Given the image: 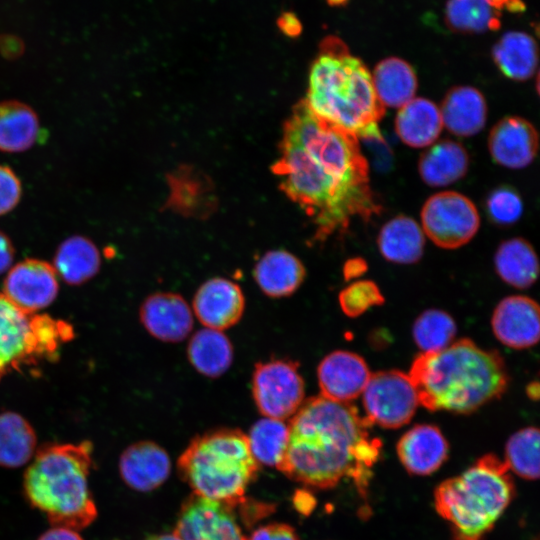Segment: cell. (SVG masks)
<instances>
[{
    "mask_svg": "<svg viewBox=\"0 0 540 540\" xmlns=\"http://www.w3.org/2000/svg\"><path fill=\"white\" fill-rule=\"evenodd\" d=\"M52 266L57 276L66 284L79 286L98 274L101 256L91 239L73 235L60 243L55 251Z\"/></svg>",
    "mask_w": 540,
    "mask_h": 540,
    "instance_id": "d4e9b609",
    "label": "cell"
},
{
    "mask_svg": "<svg viewBox=\"0 0 540 540\" xmlns=\"http://www.w3.org/2000/svg\"><path fill=\"white\" fill-rule=\"evenodd\" d=\"M15 257L11 239L0 230V275L10 269Z\"/></svg>",
    "mask_w": 540,
    "mask_h": 540,
    "instance_id": "b9f144b4",
    "label": "cell"
},
{
    "mask_svg": "<svg viewBox=\"0 0 540 540\" xmlns=\"http://www.w3.org/2000/svg\"><path fill=\"white\" fill-rule=\"evenodd\" d=\"M379 287L371 280H358L339 293V304L345 315L358 317L384 303Z\"/></svg>",
    "mask_w": 540,
    "mask_h": 540,
    "instance_id": "8d00e7d4",
    "label": "cell"
},
{
    "mask_svg": "<svg viewBox=\"0 0 540 540\" xmlns=\"http://www.w3.org/2000/svg\"><path fill=\"white\" fill-rule=\"evenodd\" d=\"M170 459L167 452L151 441H140L128 446L119 458V473L130 488L149 492L168 478Z\"/></svg>",
    "mask_w": 540,
    "mask_h": 540,
    "instance_id": "d6986e66",
    "label": "cell"
},
{
    "mask_svg": "<svg viewBox=\"0 0 540 540\" xmlns=\"http://www.w3.org/2000/svg\"><path fill=\"white\" fill-rule=\"evenodd\" d=\"M377 245L386 260L412 264L419 261L423 255L425 236L421 226L413 218L398 215L382 226Z\"/></svg>",
    "mask_w": 540,
    "mask_h": 540,
    "instance_id": "484cf974",
    "label": "cell"
},
{
    "mask_svg": "<svg viewBox=\"0 0 540 540\" xmlns=\"http://www.w3.org/2000/svg\"><path fill=\"white\" fill-rule=\"evenodd\" d=\"M536 128L519 116H506L499 120L488 136V150L493 161L510 169L530 165L538 151Z\"/></svg>",
    "mask_w": 540,
    "mask_h": 540,
    "instance_id": "2e32d148",
    "label": "cell"
},
{
    "mask_svg": "<svg viewBox=\"0 0 540 540\" xmlns=\"http://www.w3.org/2000/svg\"><path fill=\"white\" fill-rule=\"evenodd\" d=\"M285 451L277 468L289 478L320 489L350 478L366 497L381 441L358 409L323 396L305 399L287 424Z\"/></svg>",
    "mask_w": 540,
    "mask_h": 540,
    "instance_id": "7a4b0ae2",
    "label": "cell"
},
{
    "mask_svg": "<svg viewBox=\"0 0 540 540\" xmlns=\"http://www.w3.org/2000/svg\"><path fill=\"white\" fill-rule=\"evenodd\" d=\"M365 261L362 259H351L346 262L343 272L345 280H350L361 276L366 271Z\"/></svg>",
    "mask_w": 540,
    "mask_h": 540,
    "instance_id": "ee69618b",
    "label": "cell"
},
{
    "mask_svg": "<svg viewBox=\"0 0 540 540\" xmlns=\"http://www.w3.org/2000/svg\"><path fill=\"white\" fill-rule=\"evenodd\" d=\"M37 540H83L75 530L53 526L44 532Z\"/></svg>",
    "mask_w": 540,
    "mask_h": 540,
    "instance_id": "7bdbcfd3",
    "label": "cell"
},
{
    "mask_svg": "<svg viewBox=\"0 0 540 540\" xmlns=\"http://www.w3.org/2000/svg\"><path fill=\"white\" fill-rule=\"evenodd\" d=\"M192 307L206 328L222 331L239 322L245 309V297L237 283L214 277L198 288Z\"/></svg>",
    "mask_w": 540,
    "mask_h": 540,
    "instance_id": "5bb4252c",
    "label": "cell"
},
{
    "mask_svg": "<svg viewBox=\"0 0 540 540\" xmlns=\"http://www.w3.org/2000/svg\"><path fill=\"white\" fill-rule=\"evenodd\" d=\"M396 450L410 474L424 476L435 472L447 459L448 442L438 427L419 424L399 439Z\"/></svg>",
    "mask_w": 540,
    "mask_h": 540,
    "instance_id": "ffe728a7",
    "label": "cell"
},
{
    "mask_svg": "<svg viewBox=\"0 0 540 540\" xmlns=\"http://www.w3.org/2000/svg\"><path fill=\"white\" fill-rule=\"evenodd\" d=\"M280 32L289 38H296L302 33V23L294 12H282L276 20Z\"/></svg>",
    "mask_w": 540,
    "mask_h": 540,
    "instance_id": "60d3db41",
    "label": "cell"
},
{
    "mask_svg": "<svg viewBox=\"0 0 540 540\" xmlns=\"http://www.w3.org/2000/svg\"><path fill=\"white\" fill-rule=\"evenodd\" d=\"M22 196V185L16 173L0 164V216L12 211Z\"/></svg>",
    "mask_w": 540,
    "mask_h": 540,
    "instance_id": "f35d334b",
    "label": "cell"
},
{
    "mask_svg": "<svg viewBox=\"0 0 540 540\" xmlns=\"http://www.w3.org/2000/svg\"><path fill=\"white\" fill-rule=\"evenodd\" d=\"M419 404L430 411L468 414L499 398L508 385L504 360L461 339L435 352H422L408 373Z\"/></svg>",
    "mask_w": 540,
    "mask_h": 540,
    "instance_id": "3957f363",
    "label": "cell"
},
{
    "mask_svg": "<svg viewBox=\"0 0 540 540\" xmlns=\"http://www.w3.org/2000/svg\"><path fill=\"white\" fill-rule=\"evenodd\" d=\"M40 133V121L32 107L17 100L0 102V151H26Z\"/></svg>",
    "mask_w": 540,
    "mask_h": 540,
    "instance_id": "83f0119b",
    "label": "cell"
},
{
    "mask_svg": "<svg viewBox=\"0 0 540 540\" xmlns=\"http://www.w3.org/2000/svg\"><path fill=\"white\" fill-rule=\"evenodd\" d=\"M273 171L311 218L319 240L381 213L358 138L317 117L304 100L285 123Z\"/></svg>",
    "mask_w": 540,
    "mask_h": 540,
    "instance_id": "6da1fadb",
    "label": "cell"
},
{
    "mask_svg": "<svg viewBox=\"0 0 540 540\" xmlns=\"http://www.w3.org/2000/svg\"><path fill=\"white\" fill-rule=\"evenodd\" d=\"M370 375L365 360L345 350H336L326 355L317 368L321 396L343 403L362 394Z\"/></svg>",
    "mask_w": 540,
    "mask_h": 540,
    "instance_id": "9a60e30c",
    "label": "cell"
},
{
    "mask_svg": "<svg viewBox=\"0 0 540 540\" xmlns=\"http://www.w3.org/2000/svg\"><path fill=\"white\" fill-rule=\"evenodd\" d=\"M147 540H182L175 533L173 534H163V535H154L149 537Z\"/></svg>",
    "mask_w": 540,
    "mask_h": 540,
    "instance_id": "7dc6e473",
    "label": "cell"
},
{
    "mask_svg": "<svg viewBox=\"0 0 540 540\" xmlns=\"http://www.w3.org/2000/svg\"><path fill=\"white\" fill-rule=\"evenodd\" d=\"M37 436L25 417L14 411L0 413V467L19 468L31 461Z\"/></svg>",
    "mask_w": 540,
    "mask_h": 540,
    "instance_id": "1f68e13d",
    "label": "cell"
},
{
    "mask_svg": "<svg viewBox=\"0 0 540 540\" xmlns=\"http://www.w3.org/2000/svg\"><path fill=\"white\" fill-rule=\"evenodd\" d=\"M93 445L52 443L36 450L23 476L30 505L45 514L52 526L75 531L92 524L98 512L89 488Z\"/></svg>",
    "mask_w": 540,
    "mask_h": 540,
    "instance_id": "5b68a950",
    "label": "cell"
},
{
    "mask_svg": "<svg viewBox=\"0 0 540 540\" xmlns=\"http://www.w3.org/2000/svg\"><path fill=\"white\" fill-rule=\"evenodd\" d=\"M187 356L197 372L209 378H217L230 368L233 346L222 331L205 327L190 338Z\"/></svg>",
    "mask_w": 540,
    "mask_h": 540,
    "instance_id": "f1b7e54d",
    "label": "cell"
},
{
    "mask_svg": "<svg viewBox=\"0 0 540 540\" xmlns=\"http://www.w3.org/2000/svg\"><path fill=\"white\" fill-rule=\"evenodd\" d=\"M492 330L496 338L512 349H526L539 340V306L524 295L502 299L495 307Z\"/></svg>",
    "mask_w": 540,
    "mask_h": 540,
    "instance_id": "e0dca14e",
    "label": "cell"
},
{
    "mask_svg": "<svg viewBox=\"0 0 540 540\" xmlns=\"http://www.w3.org/2000/svg\"><path fill=\"white\" fill-rule=\"evenodd\" d=\"M439 110L443 126L456 136H473L486 124L485 97L472 86L451 88L443 98Z\"/></svg>",
    "mask_w": 540,
    "mask_h": 540,
    "instance_id": "44dd1931",
    "label": "cell"
},
{
    "mask_svg": "<svg viewBox=\"0 0 540 540\" xmlns=\"http://www.w3.org/2000/svg\"><path fill=\"white\" fill-rule=\"evenodd\" d=\"M348 0H326L330 6H341L344 5Z\"/></svg>",
    "mask_w": 540,
    "mask_h": 540,
    "instance_id": "c3c4849f",
    "label": "cell"
},
{
    "mask_svg": "<svg viewBox=\"0 0 540 540\" xmlns=\"http://www.w3.org/2000/svg\"><path fill=\"white\" fill-rule=\"evenodd\" d=\"M254 279L261 291L272 298H282L294 293L305 279L303 263L292 253L278 249L265 253L253 270Z\"/></svg>",
    "mask_w": 540,
    "mask_h": 540,
    "instance_id": "7402d4cb",
    "label": "cell"
},
{
    "mask_svg": "<svg viewBox=\"0 0 540 540\" xmlns=\"http://www.w3.org/2000/svg\"><path fill=\"white\" fill-rule=\"evenodd\" d=\"M371 76L375 93L384 107L399 109L415 97L417 75L413 67L401 58L381 60Z\"/></svg>",
    "mask_w": 540,
    "mask_h": 540,
    "instance_id": "4316f807",
    "label": "cell"
},
{
    "mask_svg": "<svg viewBox=\"0 0 540 540\" xmlns=\"http://www.w3.org/2000/svg\"><path fill=\"white\" fill-rule=\"evenodd\" d=\"M422 230L437 246L456 249L477 233L480 216L474 203L455 191L430 196L421 209Z\"/></svg>",
    "mask_w": 540,
    "mask_h": 540,
    "instance_id": "ba28073f",
    "label": "cell"
},
{
    "mask_svg": "<svg viewBox=\"0 0 540 540\" xmlns=\"http://www.w3.org/2000/svg\"><path fill=\"white\" fill-rule=\"evenodd\" d=\"M486 211L492 222L509 226L517 222L523 213V201L516 189L500 186L492 190L486 199Z\"/></svg>",
    "mask_w": 540,
    "mask_h": 540,
    "instance_id": "74e56055",
    "label": "cell"
},
{
    "mask_svg": "<svg viewBox=\"0 0 540 540\" xmlns=\"http://www.w3.org/2000/svg\"><path fill=\"white\" fill-rule=\"evenodd\" d=\"M487 1L498 10L506 9L511 12H521L525 9V4L522 0H487Z\"/></svg>",
    "mask_w": 540,
    "mask_h": 540,
    "instance_id": "f6af8a7d",
    "label": "cell"
},
{
    "mask_svg": "<svg viewBox=\"0 0 540 540\" xmlns=\"http://www.w3.org/2000/svg\"><path fill=\"white\" fill-rule=\"evenodd\" d=\"M178 468L197 496L232 506L242 501L258 464L247 435L226 428L195 437L179 457Z\"/></svg>",
    "mask_w": 540,
    "mask_h": 540,
    "instance_id": "52a82bcc",
    "label": "cell"
},
{
    "mask_svg": "<svg viewBox=\"0 0 540 540\" xmlns=\"http://www.w3.org/2000/svg\"><path fill=\"white\" fill-rule=\"evenodd\" d=\"M174 533L182 540H245L228 506L197 495L183 505Z\"/></svg>",
    "mask_w": 540,
    "mask_h": 540,
    "instance_id": "4fadbf2b",
    "label": "cell"
},
{
    "mask_svg": "<svg viewBox=\"0 0 540 540\" xmlns=\"http://www.w3.org/2000/svg\"><path fill=\"white\" fill-rule=\"evenodd\" d=\"M287 435L288 426L284 420L265 417L254 423L247 438L255 460L277 467L285 451Z\"/></svg>",
    "mask_w": 540,
    "mask_h": 540,
    "instance_id": "836d02e7",
    "label": "cell"
},
{
    "mask_svg": "<svg viewBox=\"0 0 540 540\" xmlns=\"http://www.w3.org/2000/svg\"><path fill=\"white\" fill-rule=\"evenodd\" d=\"M527 395L536 400L539 396V384L538 382H532L527 386Z\"/></svg>",
    "mask_w": 540,
    "mask_h": 540,
    "instance_id": "bcb514c9",
    "label": "cell"
},
{
    "mask_svg": "<svg viewBox=\"0 0 540 540\" xmlns=\"http://www.w3.org/2000/svg\"><path fill=\"white\" fill-rule=\"evenodd\" d=\"M298 367L290 359H272L255 365L252 396L264 417L285 420L301 406L305 388Z\"/></svg>",
    "mask_w": 540,
    "mask_h": 540,
    "instance_id": "9c48e42d",
    "label": "cell"
},
{
    "mask_svg": "<svg viewBox=\"0 0 540 540\" xmlns=\"http://www.w3.org/2000/svg\"><path fill=\"white\" fill-rule=\"evenodd\" d=\"M139 318L147 332L163 342H180L193 328L190 306L181 295L173 292L149 295L140 306Z\"/></svg>",
    "mask_w": 540,
    "mask_h": 540,
    "instance_id": "ac0fdd59",
    "label": "cell"
},
{
    "mask_svg": "<svg viewBox=\"0 0 540 540\" xmlns=\"http://www.w3.org/2000/svg\"><path fill=\"white\" fill-rule=\"evenodd\" d=\"M509 471L504 461L487 454L436 488V511L450 524L454 540H483L493 528L515 493Z\"/></svg>",
    "mask_w": 540,
    "mask_h": 540,
    "instance_id": "8992f818",
    "label": "cell"
},
{
    "mask_svg": "<svg viewBox=\"0 0 540 540\" xmlns=\"http://www.w3.org/2000/svg\"><path fill=\"white\" fill-rule=\"evenodd\" d=\"M245 540H298L292 527L286 524H270L256 529Z\"/></svg>",
    "mask_w": 540,
    "mask_h": 540,
    "instance_id": "ab89813d",
    "label": "cell"
},
{
    "mask_svg": "<svg viewBox=\"0 0 540 540\" xmlns=\"http://www.w3.org/2000/svg\"><path fill=\"white\" fill-rule=\"evenodd\" d=\"M492 57L502 74L512 80H527L537 69L536 42L524 32L505 33L494 45Z\"/></svg>",
    "mask_w": 540,
    "mask_h": 540,
    "instance_id": "4dcf8cb0",
    "label": "cell"
},
{
    "mask_svg": "<svg viewBox=\"0 0 540 540\" xmlns=\"http://www.w3.org/2000/svg\"><path fill=\"white\" fill-rule=\"evenodd\" d=\"M362 394L365 417L372 425L383 428L395 429L406 425L419 405L409 375L399 370L371 374Z\"/></svg>",
    "mask_w": 540,
    "mask_h": 540,
    "instance_id": "30bf717a",
    "label": "cell"
},
{
    "mask_svg": "<svg viewBox=\"0 0 540 540\" xmlns=\"http://www.w3.org/2000/svg\"><path fill=\"white\" fill-rule=\"evenodd\" d=\"M469 167V156L462 144L445 139L434 142L420 156L418 171L431 187H444L462 179Z\"/></svg>",
    "mask_w": 540,
    "mask_h": 540,
    "instance_id": "cb8c5ba5",
    "label": "cell"
},
{
    "mask_svg": "<svg viewBox=\"0 0 540 540\" xmlns=\"http://www.w3.org/2000/svg\"><path fill=\"white\" fill-rule=\"evenodd\" d=\"M445 22L450 29L458 32L497 30L501 25L500 10L487 0H448Z\"/></svg>",
    "mask_w": 540,
    "mask_h": 540,
    "instance_id": "d6a6232c",
    "label": "cell"
},
{
    "mask_svg": "<svg viewBox=\"0 0 540 540\" xmlns=\"http://www.w3.org/2000/svg\"><path fill=\"white\" fill-rule=\"evenodd\" d=\"M443 128L439 107L429 99L414 97L398 109L395 131L412 148H424L436 142Z\"/></svg>",
    "mask_w": 540,
    "mask_h": 540,
    "instance_id": "603a6c76",
    "label": "cell"
},
{
    "mask_svg": "<svg viewBox=\"0 0 540 540\" xmlns=\"http://www.w3.org/2000/svg\"><path fill=\"white\" fill-rule=\"evenodd\" d=\"M310 110L325 122L357 138L382 140L380 103L366 65L336 36L325 37L309 72Z\"/></svg>",
    "mask_w": 540,
    "mask_h": 540,
    "instance_id": "277c9868",
    "label": "cell"
},
{
    "mask_svg": "<svg viewBox=\"0 0 540 540\" xmlns=\"http://www.w3.org/2000/svg\"><path fill=\"white\" fill-rule=\"evenodd\" d=\"M58 291V276L52 264L35 258L10 267L3 285V294L27 314L51 305Z\"/></svg>",
    "mask_w": 540,
    "mask_h": 540,
    "instance_id": "8fae6325",
    "label": "cell"
},
{
    "mask_svg": "<svg viewBox=\"0 0 540 540\" xmlns=\"http://www.w3.org/2000/svg\"><path fill=\"white\" fill-rule=\"evenodd\" d=\"M31 316L0 293V380L39 363Z\"/></svg>",
    "mask_w": 540,
    "mask_h": 540,
    "instance_id": "7c38bea8",
    "label": "cell"
},
{
    "mask_svg": "<svg viewBox=\"0 0 540 540\" xmlns=\"http://www.w3.org/2000/svg\"><path fill=\"white\" fill-rule=\"evenodd\" d=\"M454 319L440 309L422 312L414 322V342L423 352H435L450 345L456 335Z\"/></svg>",
    "mask_w": 540,
    "mask_h": 540,
    "instance_id": "e575fe53",
    "label": "cell"
},
{
    "mask_svg": "<svg viewBox=\"0 0 540 540\" xmlns=\"http://www.w3.org/2000/svg\"><path fill=\"white\" fill-rule=\"evenodd\" d=\"M495 270L507 284L525 289L537 279L538 258L532 245L521 237L503 241L494 256Z\"/></svg>",
    "mask_w": 540,
    "mask_h": 540,
    "instance_id": "f546056e",
    "label": "cell"
},
{
    "mask_svg": "<svg viewBox=\"0 0 540 540\" xmlns=\"http://www.w3.org/2000/svg\"><path fill=\"white\" fill-rule=\"evenodd\" d=\"M518 476L534 480L539 476V430L527 427L518 430L507 441L505 461Z\"/></svg>",
    "mask_w": 540,
    "mask_h": 540,
    "instance_id": "d590c367",
    "label": "cell"
}]
</instances>
